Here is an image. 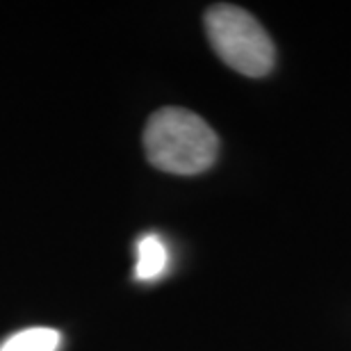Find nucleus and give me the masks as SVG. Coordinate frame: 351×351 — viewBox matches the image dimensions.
<instances>
[{
  "label": "nucleus",
  "mask_w": 351,
  "mask_h": 351,
  "mask_svg": "<svg viewBox=\"0 0 351 351\" xmlns=\"http://www.w3.org/2000/svg\"><path fill=\"white\" fill-rule=\"evenodd\" d=\"M146 158L169 173L194 176L210 169L217 160L219 139L206 119L182 108H162L144 130Z\"/></svg>",
  "instance_id": "f257e3e1"
},
{
  "label": "nucleus",
  "mask_w": 351,
  "mask_h": 351,
  "mask_svg": "<svg viewBox=\"0 0 351 351\" xmlns=\"http://www.w3.org/2000/svg\"><path fill=\"white\" fill-rule=\"evenodd\" d=\"M206 32L215 53L237 73L263 78L274 66V44L265 27L247 10L213 5L206 12Z\"/></svg>",
  "instance_id": "f03ea898"
},
{
  "label": "nucleus",
  "mask_w": 351,
  "mask_h": 351,
  "mask_svg": "<svg viewBox=\"0 0 351 351\" xmlns=\"http://www.w3.org/2000/svg\"><path fill=\"white\" fill-rule=\"evenodd\" d=\"M169 269V249L165 240L158 233H146L137 242V265H135V278L151 283L165 276Z\"/></svg>",
  "instance_id": "7ed1b4c3"
},
{
  "label": "nucleus",
  "mask_w": 351,
  "mask_h": 351,
  "mask_svg": "<svg viewBox=\"0 0 351 351\" xmlns=\"http://www.w3.org/2000/svg\"><path fill=\"white\" fill-rule=\"evenodd\" d=\"M62 335L55 328H46V326H37V328H25V331H19L10 335L0 351H58Z\"/></svg>",
  "instance_id": "20e7f679"
}]
</instances>
